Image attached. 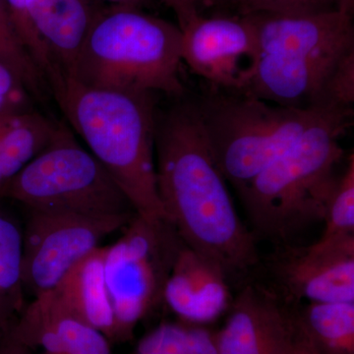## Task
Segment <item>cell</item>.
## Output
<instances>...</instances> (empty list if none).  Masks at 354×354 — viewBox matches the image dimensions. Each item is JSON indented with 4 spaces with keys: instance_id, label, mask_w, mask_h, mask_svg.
<instances>
[{
    "instance_id": "6da1fadb",
    "label": "cell",
    "mask_w": 354,
    "mask_h": 354,
    "mask_svg": "<svg viewBox=\"0 0 354 354\" xmlns=\"http://www.w3.org/2000/svg\"><path fill=\"white\" fill-rule=\"evenodd\" d=\"M155 156L165 218L183 243L215 261L227 274L256 266L255 237L237 215L195 102H179L157 114Z\"/></svg>"
},
{
    "instance_id": "7a4b0ae2",
    "label": "cell",
    "mask_w": 354,
    "mask_h": 354,
    "mask_svg": "<svg viewBox=\"0 0 354 354\" xmlns=\"http://www.w3.org/2000/svg\"><path fill=\"white\" fill-rule=\"evenodd\" d=\"M53 97L137 215L165 218L156 171L155 94L88 87L70 78Z\"/></svg>"
},
{
    "instance_id": "3957f363",
    "label": "cell",
    "mask_w": 354,
    "mask_h": 354,
    "mask_svg": "<svg viewBox=\"0 0 354 354\" xmlns=\"http://www.w3.org/2000/svg\"><path fill=\"white\" fill-rule=\"evenodd\" d=\"M353 118V113L323 109L295 143L239 192L259 234L285 239L325 221L339 178L335 167L344 155L339 139Z\"/></svg>"
},
{
    "instance_id": "277c9868",
    "label": "cell",
    "mask_w": 354,
    "mask_h": 354,
    "mask_svg": "<svg viewBox=\"0 0 354 354\" xmlns=\"http://www.w3.org/2000/svg\"><path fill=\"white\" fill-rule=\"evenodd\" d=\"M181 46L183 32L177 25L138 7L101 8L84 41L72 79L88 87L162 93L180 99Z\"/></svg>"
},
{
    "instance_id": "5b68a950",
    "label": "cell",
    "mask_w": 354,
    "mask_h": 354,
    "mask_svg": "<svg viewBox=\"0 0 354 354\" xmlns=\"http://www.w3.org/2000/svg\"><path fill=\"white\" fill-rule=\"evenodd\" d=\"M195 104L216 165L237 192L295 143L323 111L286 108L216 88Z\"/></svg>"
},
{
    "instance_id": "8992f818",
    "label": "cell",
    "mask_w": 354,
    "mask_h": 354,
    "mask_svg": "<svg viewBox=\"0 0 354 354\" xmlns=\"http://www.w3.org/2000/svg\"><path fill=\"white\" fill-rule=\"evenodd\" d=\"M27 209L113 216L136 214L127 195L67 127L0 190Z\"/></svg>"
},
{
    "instance_id": "52a82bcc",
    "label": "cell",
    "mask_w": 354,
    "mask_h": 354,
    "mask_svg": "<svg viewBox=\"0 0 354 354\" xmlns=\"http://www.w3.org/2000/svg\"><path fill=\"white\" fill-rule=\"evenodd\" d=\"M184 245L167 218L137 215L120 239L106 246L104 278L113 304L115 342L131 339L135 328L160 301L165 283Z\"/></svg>"
},
{
    "instance_id": "ba28073f",
    "label": "cell",
    "mask_w": 354,
    "mask_h": 354,
    "mask_svg": "<svg viewBox=\"0 0 354 354\" xmlns=\"http://www.w3.org/2000/svg\"><path fill=\"white\" fill-rule=\"evenodd\" d=\"M248 16L255 26L261 64L291 88L320 87L339 58L354 48L353 16L342 11Z\"/></svg>"
},
{
    "instance_id": "9c48e42d",
    "label": "cell",
    "mask_w": 354,
    "mask_h": 354,
    "mask_svg": "<svg viewBox=\"0 0 354 354\" xmlns=\"http://www.w3.org/2000/svg\"><path fill=\"white\" fill-rule=\"evenodd\" d=\"M27 211L22 227V279L25 292L34 297L53 290L77 263L135 216Z\"/></svg>"
},
{
    "instance_id": "30bf717a",
    "label": "cell",
    "mask_w": 354,
    "mask_h": 354,
    "mask_svg": "<svg viewBox=\"0 0 354 354\" xmlns=\"http://www.w3.org/2000/svg\"><path fill=\"white\" fill-rule=\"evenodd\" d=\"M183 32L181 58L211 88L245 92L258 60L255 26L250 16L202 15Z\"/></svg>"
},
{
    "instance_id": "8fae6325",
    "label": "cell",
    "mask_w": 354,
    "mask_h": 354,
    "mask_svg": "<svg viewBox=\"0 0 354 354\" xmlns=\"http://www.w3.org/2000/svg\"><path fill=\"white\" fill-rule=\"evenodd\" d=\"M281 285L297 299L354 302V235L286 251L274 266Z\"/></svg>"
},
{
    "instance_id": "7c38bea8",
    "label": "cell",
    "mask_w": 354,
    "mask_h": 354,
    "mask_svg": "<svg viewBox=\"0 0 354 354\" xmlns=\"http://www.w3.org/2000/svg\"><path fill=\"white\" fill-rule=\"evenodd\" d=\"M230 307L227 322L216 333L218 354H290L295 324L276 295L246 286Z\"/></svg>"
},
{
    "instance_id": "4fadbf2b",
    "label": "cell",
    "mask_w": 354,
    "mask_h": 354,
    "mask_svg": "<svg viewBox=\"0 0 354 354\" xmlns=\"http://www.w3.org/2000/svg\"><path fill=\"white\" fill-rule=\"evenodd\" d=\"M227 276L215 261L184 244L165 283L164 301L183 323L213 322L232 305Z\"/></svg>"
},
{
    "instance_id": "5bb4252c",
    "label": "cell",
    "mask_w": 354,
    "mask_h": 354,
    "mask_svg": "<svg viewBox=\"0 0 354 354\" xmlns=\"http://www.w3.org/2000/svg\"><path fill=\"white\" fill-rule=\"evenodd\" d=\"M16 339L41 354H113L102 332L70 314L50 291L34 297L10 327Z\"/></svg>"
},
{
    "instance_id": "9a60e30c",
    "label": "cell",
    "mask_w": 354,
    "mask_h": 354,
    "mask_svg": "<svg viewBox=\"0 0 354 354\" xmlns=\"http://www.w3.org/2000/svg\"><path fill=\"white\" fill-rule=\"evenodd\" d=\"M100 9L92 0H30V24L57 73L55 93L73 78L79 53Z\"/></svg>"
},
{
    "instance_id": "2e32d148",
    "label": "cell",
    "mask_w": 354,
    "mask_h": 354,
    "mask_svg": "<svg viewBox=\"0 0 354 354\" xmlns=\"http://www.w3.org/2000/svg\"><path fill=\"white\" fill-rule=\"evenodd\" d=\"M106 246L77 263L50 292L65 310L115 342L113 304L104 278Z\"/></svg>"
},
{
    "instance_id": "e0dca14e",
    "label": "cell",
    "mask_w": 354,
    "mask_h": 354,
    "mask_svg": "<svg viewBox=\"0 0 354 354\" xmlns=\"http://www.w3.org/2000/svg\"><path fill=\"white\" fill-rule=\"evenodd\" d=\"M59 127L34 109L0 116V190L50 143Z\"/></svg>"
},
{
    "instance_id": "ac0fdd59",
    "label": "cell",
    "mask_w": 354,
    "mask_h": 354,
    "mask_svg": "<svg viewBox=\"0 0 354 354\" xmlns=\"http://www.w3.org/2000/svg\"><path fill=\"white\" fill-rule=\"evenodd\" d=\"M295 335L318 354H354V302H309L292 315Z\"/></svg>"
},
{
    "instance_id": "d6986e66",
    "label": "cell",
    "mask_w": 354,
    "mask_h": 354,
    "mask_svg": "<svg viewBox=\"0 0 354 354\" xmlns=\"http://www.w3.org/2000/svg\"><path fill=\"white\" fill-rule=\"evenodd\" d=\"M22 250V225L0 206V335L25 308Z\"/></svg>"
},
{
    "instance_id": "ffe728a7",
    "label": "cell",
    "mask_w": 354,
    "mask_h": 354,
    "mask_svg": "<svg viewBox=\"0 0 354 354\" xmlns=\"http://www.w3.org/2000/svg\"><path fill=\"white\" fill-rule=\"evenodd\" d=\"M131 354H218L216 333L201 325L162 323L144 335Z\"/></svg>"
},
{
    "instance_id": "44dd1931",
    "label": "cell",
    "mask_w": 354,
    "mask_h": 354,
    "mask_svg": "<svg viewBox=\"0 0 354 354\" xmlns=\"http://www.w3.org/2000/svg\"><path fill=\"white\" fill-rule=\"evenodd\" d=\"M0 62L19 78L32 97L51 95L46 79L26 48L6 0H0Z\"/></svg>"
},
{
    "instance_id": "7402d4cb",
    "label": "cell",
    "mask_w": 354,
    "mask_h": 354,
    "mask_svg": "<svg viewBox=\"0 0 354 354\" xmlns=\"http://www.w3.org/2000/svg\"><path fill=\"white\" fill-rule=\"evenodd\" d=\"M321 241H334L354 235V155L348 157L342 176H339L325 216Z\"/></svg>"
},
{
    "instance_id": "603a6c76",
    "label": "cell",
    "mask_w": 354,
    "mask_h": 354,
    "mask_svg": "<svg viewBox=\"0 0 354 354\" xmlns=\"http://www.w3.org/2000/svg\"><path fill=\"white\" fill-rule=\"evenodd\" d=\"M354 48L346 51L324 84L315 109L353 113Z\"/></svg>"
},
{
    "instance_id": "cb8c5ba5",
    "label": "cell",
    "mask_w": 354,
    "mask_h": 354,
    "mask_svg": "<svg viewBox=\"0 0 354 354\" xmlns=\"http://www.w3.org/2000/svg\"><path fill=\"white\" fill-rule=\"evenodd\" d=\"M6 1L26 48L31 55L35 64L39 67L46 83L51 87L57 81V73H55L50 57H48L43 46L39 43L38 39L36 38L34 31H32L31 24H30L29 16H28L30 0H6Z\"/></svg>"
},
{
    "instance_id": "d4e9b609",
    "label": "cell",
    "mask_w": 354,
    "mask_h": 354,
    "mask_svg": "<svg viewBox=\"0 0 354 354\" xmlns=\"http://www.w3.org/2000/svg\"><path fill=\"white\" fill-rule=\"evenodd\" d=\"M337 10L335 0H244L237 15L248 14H314Z\"/></svg>"
},
{
    "instance_id": "484cf974",
    "label": "cell",
    "mask_w": 354,
    "mask_h": 354,
    "mask_svg": "<svg viewBox=\"0 0 354 354\" xmlns=\"http://www.w3.org/2000/svg\"><path fill=\"white\" fill-rule=\"evenodd\" d=\"M176 14L177 26L183 30L186 26L204 15L203 0H162Z\"/></svg>"
},
{
    "instance_id": "4316f807",
    "label": "cell",
    "mask_w": 354,
    "mask_h": 354,
    "mask_svg": "<svg viewBox=\"0 0 354 354\" xmlns=\"http://www.w3.org/2000/svg\"><path fill=\"white\" fill-rule=\"evenodd\" d=\"M0 94L16 101L32 104L31 95L19 78L6 64L0 62Z\"/></svg>"
},
{
    "instance_id": "83f0119b",
    "label": "cell",
    "mask_w": 354,
    "mask_h": 354,
    "mask_svg": "<svg viewBox=\"0 0 354 354\" xmlns=\"http://www.w3.org/2000/svg\"><path fill=\"white\" fill-rule=\"evenodd\" d=\"M0 354H32V351L10 332V328L0 335Z\"/></svg>"
},
{
    "instance_id": "f1b7e54d",
    "label": "cell",
    "mask_w": 354,
    "mask_h": 354,
    "mask_svg": "<svg viewBox=\"0 0 354 354\" xmlns=\"http://www.w3.org/2000/svg\"><path fill=\"white\" fill-rule=\"evenodd\" d=\"M203 1H204L205 11L209 9L220 10L221 12L225 10L234 11L235 15H237L244 0H203Z\"/></svg>"
},
{
    "instance_id": "f546056e",
    "label": "cell",
    "mask_w": 354,
    "mask_h": 354,
    "mask_svg": "<svg viewBox=\"0 0 354 354\" xmlns=\"http://www.w3.org/2000/svg\"><path fill=\"white\" fill-rule=\"evenodd\" d=\"M100 1L106 2L111 4V6H132L140 8V6L148 0H100Z\"/></svg>"
},
{
    "instance_id": "4dcf8cb0",
    "label": "cell",
    "mask_w": 354,
    "mask_h": 354,
    "mask_svg": "<svg viewBox=\"0 0 354 354\" xmlns=\"http://www.w3.org/2000/svg\"><path fill=\"white\" fill-rule=\"evenodd\" d=\"M335 3L337 10L353 16L354 0H335Z\"/></svg>"
},
{
    "instance_id": "1f68e13d",
    "label": "cell",
    "mask_w": 354,
    "mask_h": 354,
    "mask_svg": "<svg viewBox=\"0 0 354 354\" xmlns=\"http://www.w3.org/2000/svg\"><path fill=\"white\" fill-rule=\"evenodd\" d=\"M290 354H318L297 337Z\"/></svg>"
}]
</instances>
